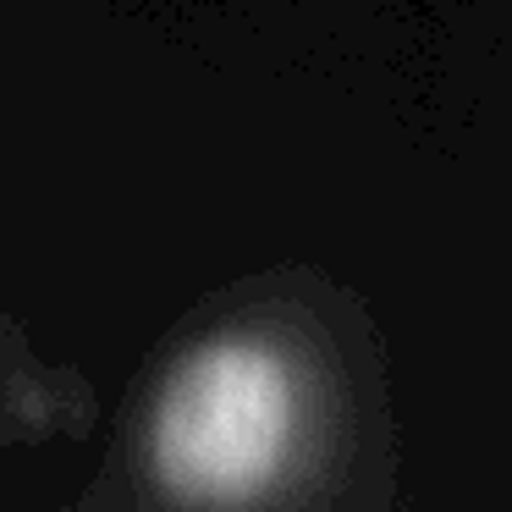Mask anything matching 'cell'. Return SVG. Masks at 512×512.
Segmentation results:
<instances>
[{"label": "cell", "instance_id": "6da1fadb", "mask_svg": "<svg viewBox=\"0 0 512 512\" xmlns=\"http://www.w3.org/2000/svg\"><path fill=\"white\" fill-rule=\"evenodd\" d=\"M61 512H402L380 331L320 276L210 298L144 358Z\"/></svg>", "mask_w": 512, "mask_h": 512}, {"label": "cell", "instance_id": "3957f363", "mask_svg": "<svg viewBox=\"0 0 512 512\" xmlns=\"http://www.w3.org/2000/svg\"><path fill=\"white\" fill-rule=\"evenodd\" d=\"M17 446H45V441H39V435L28 430V424L17 419V413H6V408H0V457H6V452H17Z\"/></svg>", "mask_w": 512, "mask_h": 512}, {"label": "cell", "instance_id": "7a4b0ae2", "mask_svg": "<svg viewBox=\"0 0 512 512\" xmlns=\"http://www.w3.org/2000/svg\"><path fill=\"white\" fill-rule=\"evenodd\" d=\"M0 408L17 413L39 441H78L100 419V397L78 369L45 358L6 314H0Z\"/></svg>", "mask_w": 512, "mask_h": 512}]
</instances>
